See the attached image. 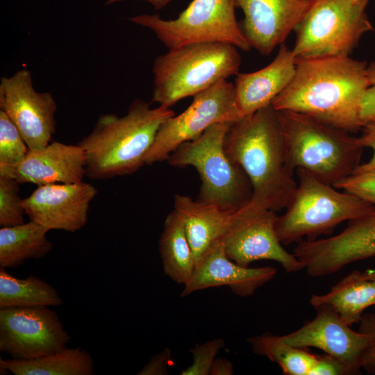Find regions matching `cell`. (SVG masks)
<instances>
[{
    "mask_svg": "<svg viewBox=\"0 0 375 375\" xmlns=\"http://www.w3.org/2000/svg\"><path fill=\"white\" fill-rule=\"evenodd\" d=\"M369 71L367 62L349 56L296 60L292 81L272 105L357 132L362 127L360 107L371 85Z\"/></svg>",
    "mask_w": 375,
    "mask_h": 375,
    "instance_id": "obj_1",
    "label": "cell"
},
{
    "mask_svg": "<svg viewBox=\"0 0 375 375\" xmlns=\"http://www.w3.org/2000/svg\"><path fill=\"white\" fill-rule=\"evenodd\" d=\"M224 147L252 186L248 204L272 211L286 208L297 183L288 165L277 111L272 104L231 124Z\"/></svg>",
    "mask_w": 375,
    "mask_h": 375,
    "instance_id": "obj_2",
    "label": "cell"
},
{
    "mask_svg": "<svg viewBox=\"0 0 375 375\" xmlns=\"http://www.w3.org/2000/svg\"><path fill=\"white\" fill-rule=\"evenodd\" d=\"M174 115L170 108H153L141 99L133 101L123 117L101 115L92 131L77 143L85 152V176L106 180L136 172L145 165L160 126Z\"/></svg>",
    "mask_w": 375,
    "mask_h": 375,
    "instance_id": "obj_3",
    "label": "cell"
},
{
    "mask_svg": "<svg viewBox=\"0 0 375 375\" xmlns=\"http://www.w3.org/2000/svg\"><path fill=\"white\" fill-rule=\"evenodd\" d=\"M276 111L292 171L303 169L334 186L360 165L364 147L358 138L302 113Z\"/></svg>",
    "mask_w": 375,
    "mask_h": 375,
    "instance_id": "obj_4",
    "label": "cell"
},
{
    "mask_svg": "<svg viewBox=\"0 0 375 375\" xmlns=\"http://www.w3.org/2000/svg\"><path fill=\"white\" fill-rule=\"evenodd\" d=\"M238 48L223 42H196L174 49L155 58L151 103L170 108L238 74Z\"/></svg>",
    "mask_w": 375,
    "mask_h": 375,
    "instance_id": "obj_5",
    "label": "cell"
},
{
    "mask_svg": "<svg viewBox=\"0 0 375 375\" xmlns=\"http://www.w3.org/2000/svg\"><path fill=\"white\" fill-rule=\"evenodd\" d=\"M298 183L285 212L278 216L276 230L284 245L306 237L312 240L329 234L340 223L361 217L375 206L318 179L303 169H296Z\"/></svg>",
    "mask_w": 375,
    "mask_h": 375,
    "instance_id": "obj_6",
    "label": "cell"
},
{
    "mask_svg": "<svg viewBox=\"0 0 375 375\" xmlns=\"http://www.w3.org/2000/svg\"><path fill=\"white\" fill-rule=\"evenodd\" d=\"M230 123H217L195 140L181 144L167 159L173 167H194L201 185L197 200L235 212L248 205L252 186L245 172L226 153Z\"/></svg>",
    "mask_w": 375,
    "mask_h": 375,
    "instance_id": "obj_7",
    "label": "cell"
},
{
    "mask_svg": "<svg viewBox=\"0 0 375 375\" xmlns=\"http://www.w3.org/2000/svg\"><path fill=\"white\" fill-rule=\"evenodd\" d=\"M372 30L365 8L351 0H312L296 26V60L349 56Z\"/></svg>",
    "mask_w": 375,
    "mask_h": 375,
    "instance_id": "obj_8",
    "label": "cell"
},
{
    "mask_svg": "<svg viewBox=\"0 0 375 375\" xmlns=\"http://www.w3.org/2000/svg\"><path fill=\"white\" fill-rule=\"evenodd\" d=\"M238 0H192L175 19L142 14L129 20L151 31L169 49L196 42H223L243 51L251 46L235 17Z\"/></svg>",
    "mask_w": 375,
    "mask_h": 375,
    "instance_id": "obj_9",
    "label": "cell"
},
{
    "mask_svg": "<svg viewBox=\"0 0 375 375\" xmlns=\"http://www.w3.org/2000/svg\"><path fill=\"white\" fill-rule=\"evenodd\" d=\"M241 117L234 84L223 80L194 95L183 112L163 122L144 157V164L166 160L181 144L197 139L212 125L233 124Z\"/></svg>",
    "mask_w": 375,
    "mask_h": 375,
    "instance_id": "obj_10",
    "label": "cell"
},
{
    "mask_svg": "<svg viewBox=\"0 0 375 375\" xmlns=\"http://www.w3.org/2000/svg\"><path fill=\"white\" fill-rule=\"evenodd\" d=\"M274 211L249 205L232 214L222 242L226 256L236 263L249 266L253 262L270 260L278 262L288 273L304 269L294 255L287 251L276 230Z\"/></svg>",
    "mask_w": 375,
    "mask_h": 375,
    "instance_id": "obj_11",
    "label": "cell"
},
{
    "mask_svg": "<svg viewBox=\"0 0 375 375\" xmlns=\"http://www.w3.org/2000/svg\"><path fill=\"white\" fill-rule=\"evenodd\" d=\"M71 338L48 306L0 309V351L10 358L29 360L60 351Z\"/></svg>",
    "mask_w": 375,
    "mask_h": 375,
    "instance_id": "obj_12",
    "label": "cell"
},
{
    "mask_svg": "<svg viewBox=\"0 0 375 375\" xmlns=\"http://www.w3.org/2000/svg\"><path fill=\"white\" fill-rule=\"evenodd\" d=\"M0 110L18 128L29 149L50 143L56 131V102L50 92L35 90L28 69L1 78Z\"/></svg>",
    "mask_w": 375,
    "mask_h": 375,
    "instance_id": "obj_13",
    "label": "cell"
},
{
    "mask_svg": "<svg viewBox=\"0 0 375 375\" xmlns=\"http://www.w3.org/2000/svg\"><path fill=\"white\" fill-rule=\"evenodd\" d=\"M293 253L312 277L329 275L349 264L374 257L375 206L348 221L344 229L334 236L299 242Z\"/></svg>",
    "mask_w": 375,
    "mask_h": 375,
    "instance_id": "obj_14",
    "label": "cell"
},
{
    "mask_svg": "<svg viewBox=\"0 0 375 375\" xmlns=\"http://www.w3.org/2000/svg\"><path fill=\"white\" fill-rule=\"evenodd\" d=\"M97 192L83 181L42 185L23 199L22 206L31 221L49 231L75 233L87 224L90 203Z\"/></svg>",
    "mask_w": 375,
    "mask_h": 375,
    "instance_id": "obj_15",
    "label": "cell"
},
{
    "mask_svg": "<svg viewBox=\"0 0 375 375\" xmlns=\"http://www.w3.org/2000/svg\"><path fill=\"white\" fill-rule=\"evenodd\" d=\"M315 310L314 319L283 335L285 341L297 347L319 349L339 360L349 375L359 374L369 344L368 335L352 330L330 309L319 308Z\"/></svg>",
    "mask_w": 375,
    "mask_h": 375,
    "instance_id": "obj_16",
    "label": "cell"
},
{
    "mask_svg": "<svg viewBox=\"0 0 375 375\" xmlns=\"http://www.w3.org/2000/svg\"><path fill=\"white\" fill-rule=\"evenodd\" d=\"M312 0H238L244 18L240 24L250 44L262 55L281 45Z\"/></svg>",
    "mask_w": 375,
    "mask_h": 375,
    "instance_id": "obj_17",
    "label": "cell"
},
{
    "mask_svg": "<svg viewBox=\"0 0 375 375\" xmlns=\"http://www.w3.org/2000/svg\"><path fill=\"white\" fill-rule=\"evenodd\" d=\"M276 274V269L270 266L252 268L233 261L226 256L221 240L197 263L181 296L186 297L207 288L227 286L235 295L247 297L271 281Z\"/></svg>",
    "mask_w": 375,
    "mask_h": 375,
    "instance_id": "obj_18",
    "label": "cell"
},
{
    "mask_svg": "<svg viewBox=\"0 0 375 375\" xmlns=\"http://www.w3.org/2000/svg\"><path fill=\"white\" fill-rule=\"evenodd\" d=\"M0 175L12 177L20 184L38 186L81 182L85 176V152L77 144L53 141L44 147L29 149L20 163L0 171Z\"/></svg>",
    "mask_w": 375,
    "mask_h": 375,
    "instance_id": "obj_19",
    "label": "cell"
},
{
    "mask_svg": "<svg viewBox=\"0 0 375 375\" xmlns=\"http://www.w3.org/2000/svg\"><path fill=\"white\" fill-rule=\"evenodd\" d=\"M295 71L296 58L292 50L282 44L268 65L253 72L236 74L235 99L241 117L272 104L290 83Z\"/></svg>",
    "mask_w": 375,
    "mask_h": 375,
    "instance_id": "obj_20",
    "label": "cell"
},
{
    "mask_svg": "<svg viewBox=\"0 0 375 375\" xmlns=\"http://www.w3.org/2000/svg\"><path fill=\"white\" fill-rule=\"evenodd\" d=\"M174 208L183 222L196 265L223 238L234 212L181 194L175 195Z\"/></svg>",
    "mask_w": 375,
    "mask_h": 375,
    "instance_id": "obj_21",
    "label": "cell"
},
{
    "mask_svg": "<svg viewBox=\"0 0 375 375\" xmlns=\"http://www.w3.org/2000/svg\"><path fill=\"white\" fill-rule=\"evenodd\" d=\"M310 303L315 309L331 310L351 326L359 323L367 308L375 305V280L367 278L365 272L354 270L327 293L312 295Z\"/></svg>",
    "mask_w": 375,
    "mask_h": 375,
    "instance_id": "obj_22",
    "label": "cell"
},
{
    "mask_svg": "<svg viewBox=\"0 0 375 375\" xmlns=\"http://www.w3.org/2000/svg\"><path fill=\"white\" fill-rule=\"evenodd\" d=\"M0 374L15 375H93L94 361L80 347L64 349L29 360L0 358Z\"/></svg>",
    "mask_w": 375,
    "mask_h": 375,
    "instance_id": "obj_23",
    "label": "cell"
},
{
    "mask_svg": "<svg viewBox=\"0 0 375 375\" xmlns=\"http://www.w3.org/2000/svg\"><path fill=\"white\" fill-rule=\"evenodd\" d=\"M45 227L29 221L22 224L1 227L0 267L16 268L26 260L40 259L53 249Z\"/></svg>",
    "mask_w": 375,
    "mask_h": 375,
    "instance_id": "obj_24",
    "label": "cell"
},
{
    "mask_svg": "<svg viewBox=\"0 0 375 375\" xmlns=\"http://www.w3.org/2000/svg\"><path fill=\"white\" fill-rule=\"evenodd\" d=\"M158 250L165 274L178 284H187L193 274L195 261L183 222L174 210L165 218Z\"/></svg>",
    "mask_w": 375,
    "mask_h": 375,
    "instance_id": "obj_25",
    "label": "cell"
},
{
    "mask_svg": "<svg viewBox=\"0 0 375 375\" xmlns=\"http://www.w3.org/2000/svg\"><path fill=\"white\" fill-rule=\"evenodd\" d=\"M63 303L57 290L35 276L18 278L0 267V309L58 306Z\"/></svg>",
    "mask_w": 375,
    "mask_h": 375,
    "instance_id": "obj_26",
    "label": "cell"
},
{
    "mask_svg": "<svg viewBox=\"0 0 375 375\" xmlns=\"http://www.w3.org/2000/svg\"><path fill=\"white\" fill-rule=\"evenodd\" d=\"M254 353L277 363L285 375H309L317 355L288 344L283 336L265 333L247 338Z\"/></svg>",
    "mask_w": 375,
    "mask_h": 375,
    "instance_id": "obj_27",
    "label": "cell"
},
{
    "mask_svg": "<svg viewBox=\"0 0 375 375\" xmlns=\"http://www.w3.org/2000/svg\"><path fill=\"white\" fill-rule=\"evenodd\" d=\"M28 150L18 128L0 110V171L20 163Z\"/></svg>",
    "mask_w": 375,
    "mask_h": 375,
    "instance_id": "obj_28",
    "label": "cell"
},
{
    "mask_svg": "<svg viewBox=\"0 0 375 375\" xmlns=\"http://www.w3.org/2000/svg\"><path fill=\"white\" fill-rule=\"evenodd\" d=\"M19 182L12 177L0 175V226L24 223L23 199L19 196Z\"/></svg>",
    "mask_w": 375,
    "mask_h": 375,
    "instance_id": "obj_29",
    "label": "cell"
},
{
    "mask_svg": "<svg viewBox=\"0 0 375 375\" xmlns=\"http://www.w3.org/2000/svg\"><path fill=\"white\" fill-rule=\"evenodd\" d=\"M222 338H215L203 344H197L190 350L192 364L181 372V375H210L212 365L219 351L224 347Z\"/></svg>",
    "mask_w": 375,
    "mask_h": 375,
    "instance_id": "obj_30",
    "label": "cell"
},
{
    "mask_svg": "<svg viewBox=\"0 0 375 375\" xmlns=\"http://www.w3.org/2000/svg\"><path fill=\"white\" fill-rule=\"evenodd\" d=\"M334 187L375 206V169L353 173Z\"/></svg>",
    "mask_w": 375,
    "mask_h": 375,
    "instance_id": "obj_31",
    "label": "cell"
},
{
    "mask_svg": "<svg viewBox=\"0 0 375 375\" xmlns=\"http://www.w3.org/2000/svg\"><path fill=\"white\" fill-rule=\"evenodd\" d=\"M358 324V331L367 334L369 338L362 369L368 374H375V312L364 313Z\"/></svg>",
    "mask_w": 375,
    "mask_h": 375,
    "instance_id": "obj_32",
    "label": "cell"
},
{
    "mask_svg": "<svg viewBox=\"0 0 375 375\" xmlns=\"http://www.w3.org/2000/svg\"><path fill=\"white\" fill-rule=\"evenodd\" d=\"M309 375H349L346 367L336 358L325 353L317 355Z\"/></svg>",
    "mask_w": 375,
    "mask_h": 375,
    "instance_id": "obj_33",
    "label": "cell"
},
{
    "mask_svg": "<svg viewBox=\"0 0 375 375\" xmlns=\"http://www.w3.org/2000/svg\"><path fill=\"white\" fill-rule=\"evenodd\" d=\"M361 131L359 142L364 148L372 149L373 156L367 162L358 165L353 173L375 169V121L364 124Z\"/></svg>",
    "mask_w": 375,
    "mask_h": 375,
    "instance_id": "obj_34",
    "label": "cell"
},
{
    "mask_svg": "<svg viewBox=\"0 0 375 375\" xmlns=\"http://www.w3.org/2000/svg\"><path fill=\"white\" fill-rule=\"evenodd\" d=\"M172 357L171 351L165 348L160 353L153 356L138 375H165L168 374V365Z\"/></svg>",
    "mask_w": 375,
    "mask_h": 375,
    "instance_id": "obj_35",
    "label": "cell"
},
{
    "mask_svg": "<svg viewBox=\"0 0 375 375\" xmlns=\"http://www.w3.org/2000/svg\"><path fill=\"white\" fill-rule=\"evenodd\" d=\"M360 119L362 126L375 121V83L365 90L360 103Z\"/></svg>",
    "mask_w": 375,
    "mask_h": 375,
    "instance_id": "obj_36",
    "label": "cell"
},
{
    "mask_svg": "<svg viewBox=\"0 0 375 375\" xmlns=\"http://www.w3.org/2000/svg\"><path fill=\"white\" fill-rule=\"evenodd\" d=\"M233 372V365L231 360L216 358L212 365L210 375H231Z\"/></svg>",
    "mask_w": 375,
    "mask_h": 375,
    "instance_id": "obj_37",
    "label": "cell"
},
{
    "mask_svg": "<svg viewBox=\"0 0 375 375\" xmlns=\"http://www.w3.org/2000/svg\"><path fill=\"white\" fill-rule=\"evenodd\" d=\"M127 0H107L106 4L110 5L117 2ZM149 2L156 10H161L165 8L172 0H143Z\"/></svg>",
    "mask_w": 375,
    "mask_h": 375,
    "instance_id": "obj_38",
    "label": "cell"
},
{
    "mask_svg": "<svg viewBox=\"0 0 375 375\" xmlns=\"http://www.w3.org/2000/svg\"><path fill=\"white\" fill-rule=\"evenodd\" d=\"M369 80L372 85L375 83V62H372L369 64Z\"/></svg>",
    "mask_w": 375,
    "mask_h": 375,
    "instance_id": "obj_39",
    "label": "cell"
},
{
    "mask_svg": "<svg viewBox=\"0 0 375 375\" xmlns=\"http://www.w3.org/2000/svg\"><path fill=\"white\" fill-rule=\"evenodd\" d=\"M354 3L366 8L369 0H351Z\"/></svg>",
    "mask_w": 375,
    "mask_h": 375,
    "instance_id": "obj_40",
    "label": "cell"
},
{
    "mask_svg": "<svg viewBox=\"0 0 375 375\" xmlns=\"http://www.w3.org/2000/svg\"><path fill=\"white\" fill-rule=\"evenodd\" d=\"M365 273L367 278L375 280V271L365 272Z\"/></svg>",
    "mask_w": 375,
    "mask_h": 375,
    "instance_id": "obj_41",
    "label": "cell"
}]
</instances>
